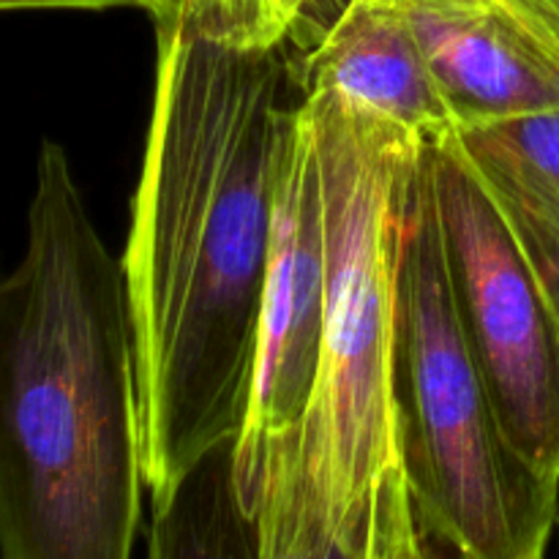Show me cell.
Masks as SVG:
<instances>
[{"label": "cell", "mask_w": 559, "mask_h": 559, "mask_svg": "<svg viewBox=\"0 0 559 559\" xmlns=\"http://www.w3.org/2000/svg\"><path fill=\"white\" fill-rule=\"evenodd\" d=\"M151 16L156 93L120 262L158 500L243 426L293 74L282 49L229 47L183 0Z\"/></svg>", "instance_id": "cell-1"}, {"label": "cell", "mask_w": 559, "mask_h": 559, "mask_svg": "<svg viewBox=\"0 0 559 559\" xmlns=\"http://www.w3.org/2000/svg\"><path fill=\"white\" fill-rule=\"evenodd\" d=\"M25 235L0 273V559H131L147 486L129 289L52 140Z\"/></svg>", "instance_id": "cell-2"}, {"label": "cell", "mask_w": 559, "mask_h": 559, "mask_svg": "<svg viewBox=\"0 0 559 559\" xmlns=\"http://www.w3.org/2000/svg\"><path fill=\"white\" fill-rule=\"evenodd\" d=\"M325 207V336L300 451L311 484L364 551L380 480L402 464L399 278L426 142L331 93L304 96Z\"/></svg>", "instance_id": "cell-3"}, {"label": "cell", "mask_w": 559, "mask_h": 559, "mask_svg": "<svg viewBox=\"0 0 559 559\" xmlns=\"http://www.w3.org/2000/svg\"><path fill=\"white\" fill-rule=\"evenodd\" d=\"M396 407L426 544L448 559H546L559 484L516 451L459 325L426 153L399 278Z\"/></svg>", "instance_id": "cell-4"}, {"label": "cell", "mask_w": 559, "mask_h": 559, "mask_svg": "<svg viewBox=\"0 0 559 559\" xmlns=\"http://www.w3.org/2000/svg\"><path fill=\"white\" fill-rule=\"evenodd\" d=\"M453 309L516 451L559 484V338L459 136L426 147Z\"/></svg>", "instance_id": "cell-5"}, {"label": "cell", "mask_w": 559, "mask_h": 559, "mask_svg": "<svg viewBox=\"0 0 559 559\" xmlns=\"http://www.w3.org/2000/svg\"><path fill=\"white\" fill-rule=\"evenodd\" d=\"M325 207L320 153L304 104L289 107L273 158V216L254 371L233 445L235 484H249L273 445L304 437L325 336Z\"/></svg>", "instance_id": "cell-6"}, {"label": "cell", "mask_w": 559, "mask_h": 559, "mask_svg": "<svg viewBox=\"0 0 559 559\" xmlns=\"http://www.w3.org/2000/svg\"><path fill=\"white\" fill-rule=\"evenodd\" d=\"M413 27L459 131L559 112V63L508 0H388Z\"/></svg>", "instance_id": "cell-7"}, {"label": "cell", "mask_w": 559, "mask_h": 559, "mask_svg": "<svg viewBox=\"0 0 559 559\" xmlns=\"http://www.w3.org/2000/svg\"><path fill=\"white\" fill-rule=\"evenodd\" d=\"M304 93H331L426 145L459 134L445 93L413 27L388 0H344L336 20L304 55Z\"/></svg>", "instance_id": "cell-8"}, {"label": "cell", "mask_w": 559, "mask_h": 559, "mask_svg": "<svg viewBox=\"0 0 559 559\" xmlns=\"http://www.w3.org/2000/svg\"><path fill=\"white\" fill-rule=\"evenodd\" d=\"M456 136L511 229L559 338V112L459 131Z\"/></svg>", "instance_id": "cell-9"}, {"label": "cell", "mask_w": 559, "mask_h": 559, "mask_svg": "<svg viewBox=\"0 0 559 559\" xmlns=\"http://www.w3.org/2000/svg\"><path fill=\"white\" fill-rule=\"evenodd\" d=\"M233 445L216 448L151 500L145 559H254L249 513L233 475Z\"/></svg>", "instance_id": "cell-10"}, {"label": "cell", "mask_w": 559, "mask_h": 559, "mask_svg": "<svg viewBox=\"0 0 559 559\" xmlns=\"http://www.w3.org/2000/svg\"><path fill=\"white\" fill-rule=\"evenodd\" d=\"M216 38L246 52L282 49L317 0H183Z\"/></svg>", "instance_id": "cell-11"}, {"label": "cell", "mask_w": 559, "mask_h": 559, "mask_svg": "<svg viewBox=\"0 0 559 559\" xmlns=\"http://www.w3.org/2000/svg\"><path fill=\"white\" fill-rule=\"evenodd\" d=\"M426 555L429 546L415 516L404 464H399L377 486L360 559H426Z\"/></svg>", "instance_id": "cell-12"}, {"label": "cell", "mask_w": 559, "mask_h": 559, "mask_svg": "<svg viewBox=\"0 0 559 559\" xmlns=\"http://www.w3.org/2000/svg\"><path fill=\"white\" fill-rule=\"evenodd\" d=\"M559 63V0H508Z\"/></svg>", "instance_id": "cell-13"}, {"label": "cell", "mask_w": 559, "mask_h": 559, "mask_svg": "<svg viewBox=\"0 0 559 559\" xmlns=\"http://www.w3.org/2000/svg\"><path fill=\"white\" fill-rule=\"evenodd\" d=\"M145 9L151 14L156 0H0V11H107Z\"/></svg>", "instance_id": "cell-14"}, {"label": "cell", "mask_w": 559, "mask_h": 559, "mask_svg": "<svg viewBox=\"0 0 559 559\" xmlns=\"http://www.w3.org/2000/svg\"><path fill=\"white\" fill-rule=\"evenodd\" d=\"M426 546H429V544H426ZM426 559H448V557H445V555H440V551L431 549V546H429V555H426Z\"/></svg>", "instance_id": "cell-15"}, {"label": "cell", "mask_w": 559, "mask_h": 559, "mask_svg": "<svg viewBox=\"0 0 559 559\" xmlns=\"http://www.w3.org/2000/svg\"><path fill=\"white\" fill-rule=\"evenodd\" d=\"M164 3H167V0H156V9H158V5H164ZM156 9H153V11H156ZM153 11H151V14H153Z\"/></svg>", "instance_id": "cell-16"}]
</instances>
